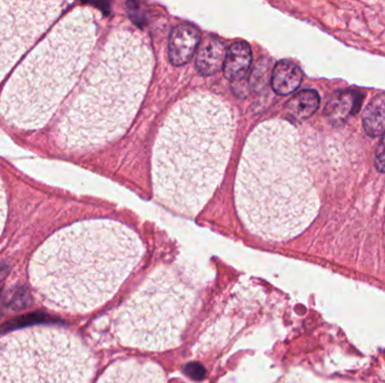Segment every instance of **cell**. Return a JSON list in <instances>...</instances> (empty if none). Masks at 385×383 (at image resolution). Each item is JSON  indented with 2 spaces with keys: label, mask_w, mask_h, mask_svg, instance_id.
<instances>
[{
  "label": "cell",
  "mask_w": 385,
  "mask_h": 383,
  "mask_svg": "<svg viewBox=\"0 0 385 383\" xmlns=\"http://www.w3.org/2000/svg\"><path fill=\"white\" fill-rule=\"evenodd\" d=\"M375 167L379 172H385V133L382 135L375 152Z\"/></svg>",
  "instance_id": "ac0fdd59"
},
{
  "label": "cell",
  "mask_w": 385,
  "mask_h": 383,
  "mask_svg": "<svg viewBox=\"0 0 385 383\" xmlns=\"http://www.w3.org/2000/svg\"><path fill=\"white\" fill-rule=\"evenodd\" d=\"M233 138V111L220 97L196 92L178 101L153 147L157 199L180 214L200 213L223 178Z\"/></svg>",
  "instance_id": "3957f363"
},
{
  "label": "cell",
  "mask_w": 385,
  "mask_h": 383,
  "mask_svg": "<svg viewBox=\"0 0 385 383\" xmlns=\"http://www.w3.org/2000/svg\"><path fill=\"white\" fill-rule=\"evenodd\" d=\"M142 254L140 237L127 225L83 220L56 231L36 250L31 282L49 307L89 313L112 298Z\"/></svg>",
  "instance_id": "6da1fadb"
},
{
  "label": "cell",
  "mask_w": 385,
  "mask_h": 383,
  "mask_svg": "<svg viewBox=\"0 0 385 383\" xmlns=\"http://www.w3.org/2000/svg\"><path fill=\"white\" fill-rule=\"evenodd\" d=\"M91 9L62 18L17 65L0 96V117L22 131L47 125L85 70L96 43Z\"/></svg>",
  "instance_id": "5b68a950"
},
{
  "label": "cell",
  "mask_w": 385,
  "mask_h": 383,
  "mask_svg": "<svg viewBox=\"0 0 385 383\" xmlns=\"http://www.w3.org/2000/svg\"><path fill=\"white\" fill-rule=\"evenodd\" d=\"M7 272H8V266L7 264L0 263V281L3 280L6 277Z\"/></svg>",
  "instance_id": "d6986e66"
},
{
  "label": "cell",
  "mask_w": 385,
  "mask_h": 383,
  "mask_svg": "<svg viewBox=\"0 0 385 383\" xmlns=\"http://www.w3.org/2000/svg\"><path fill=\"white\" fill-rule=\"evenodd\" d=\"M320 105V97L315 90H302L292 97L286 104V111L293 120L311 117Z\"/></svg>",
  "instance_id": "2e32d148"
},
{
  "label": "cell",
  "mask_w": 385,
  "mask_h": 383,
  "mask_svg": "<svg viewBox=\"0 0 385 383\" xmlns=\"http://www.w3.org/2000/svg\"><path fill=\"white\" fill-rule=\"evenodd\" d=\"M194 293L168 270L144 281L115 315L114 332L122 345L142 351L176 348L189 324Z\"/></svg>",
  "instance_id": "8992f818"
},
{
  "label": "cell",
  "mask_w": 385,
  "mask_h": 383,
  "mask_svg": "<svg viewBox=\"0 0 385 383\" xmlns=\"http://www.w3.org/2000/svg\"><path fill=\"white\" fill-rule=\"evenodd\" d=\"M94 359L69 332L36 327L0 339V383H89Z\"/></svg>",
  "instance_id": "52a82bcc"
},
{
  "label": "cell",
  "mask_w": 385,
  "mask_h": 383,
  "mask_svg": "<svg viewBox=\"0 0 385 383\" xmlns=\"http://www.w3.org/2000/svg\"><path fill=\"white\" fill-rule=\"evenodd\" d=\"M97 383H166V377L164 370L152 361L129 359L113 363Z\"/></svg>",
  "instance_id": "9c48e42d"
},
{
  "label": "cell",
  "mask_w": 385,
  "mask_h": 383,
  "mask_svg": "<svg viewBox=\"0 0 385 383\" xmlns=\"http://www.w3.org/2000/svg\"><path fill=\"white\" fill-rule=\"evenodd\" d=\"M201 32L191 24H180L171 32L168 43V56L174 65L191 61L201 42Z\"/></svg>",
  "instance_id": "30bf717a"
},
{
  "label": "cell",
  "mask_w": 385,
  "mask_h": 383,
  "mask_svg": "<svg viewBox=\"0 0 385 383\" xmlns=\"http://www.w3.org/2000/svg\"><path fill=\"white\" fill-rule=\"evenodd\" d=\"M61 1H0V82L56 22Z\"/></svg>",
  "instance_id": "ba28073f"
},
{
  "label": "cell",
  "mask_w": 385,
  "mask_h": 383,
  "mask_svg": "<svg viewBox=\"0 0 385 383\" xmlns=\"http://www.w3.org/2000/svg\"><path fill=\"white\" fill-rule=\"evenodd\" d=\"M364 131L370 138H379L385 133V92L370 100L363 114Z\"/></svg>",
  "instance_id": "9a60e30c"
},
{
  "label": "cell",
  "mask_w": 385,
  "mask_h": 383,
  "mask_svg": "<svg viewBox=\"0 0 385 383\" xmlns=\"http://www.w3.org/2000/svg\"><path fill=\"white\" fill-rule=\"evenodd\" d=\"M235 202L244 227L262 240L284 242L311 225L320 202L294 126L271 120L251 131L237 170Z\"/></svg>",
  "instance_id": "7a4b0ae2"
},
{
  "label": "cell",
  "mask_w": 385,
  "mask_h": 383,
  "mask_svg": "<svg viewBox=\"0 0 385 383\" xmlns=\"http://www.w3.org/2000/svg\"><path fill=\"white\" fill-rule=\"evenodd\" d=\"M303 79V72L299 65L288 60L278 62L272 74V87L277 95L288 96L294 92Z\"/></svg>",
  "instance_id": "5bb4252c"
},
{
  "label": "cell",
  "mask_w": 385,
  "mask_h": 383,
  "mask_svg": "<svg viewBox=\"0 0 385 383\" xmlns=\"http://www.w3.org/2000/svg\"><path fill=\"white\" fill-rule=\"evenodd\" d=\"M251 62L253 54L249 44L244 41L235 42L226 54L224 76L231 81H240L249 72Z\"/></svg>",
  "instance_id": "7c38bea8"
},
{
  "label": "cell",
  "mask_w": 385,
  "mask_h": 383,
  "mask_svg": "<svg viewBox=\"0 0 385 383\" xmlns=\"http://www.w3.org/2000/svg\"><path fill=\"white\" fill-rule=\"evenodd\" d=\"M7 218V195L3 182L0 179V236L3 234Z\"/></svg>",
  "instance_id": "e0dca14e"
},
{
  "label": "cell",
  "mask_w": 385,
  "mask_h": 383,
  "mask_svg": "<svg viewBox=\"0 0 385 383\" xmlns=\"http://www.w3.org/2000/svg\"><path fill=\"white\" fill-rule=\"evenodd\" d=\"M227 50L223 43L215 38L204 40L197 53L196 67L203 76H211L223 69Z\"/></svg>",
  "instance_id": "4fadbf2b"
},
{
  "label": "cell",
  "mask_w": 385,
  "mask_h": 383,
  "mask_svg": "<svg viewBox=\"0 0 385 383\" xmlns=\"http://www.w3.org/2000/svg\"><path fill=\"white\" fill-rule=\"evenodd\" d=\"M153 67L152 51L141 36L115 31L56 124V145L87 152L121 138L141 107Z\"/></svg>",
  "instance_id": "277c9868"
},
{
  "label": "cell",
  "mask_w": 385,
  "mask_h": 383,
  "mask_svg": "<svg viewBox=\"0 0 385 383\" xmlns=\"http://www.w3.org/2000/svg\"><path fill=\"white\" fill-rule=\"evenodd\" d=\"M361 104H362V97L357 91H339L330 98L327 104L324 114L330 124L340 126L346 123V120L352 115L357 113Z\"/></svg>",
  "instance_id": "8fae6325"
}]
</instances>
